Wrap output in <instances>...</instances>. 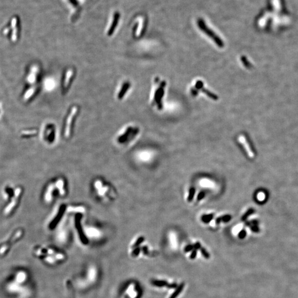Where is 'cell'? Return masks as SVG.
<instances>
[{
	"label": "cell",
	"mask_w": 298,
	"mask_h": 298,
	"mask_svg": "<svg viewBox=\"0 0 298 298\" xmlns=\"http://www.w3.org/2000/svg\"><path fill=\"white\" fill-rule=\"evenodd\" d=\"M70 1V2L73 4V5L75 6V7H77L78 5V2L77 1V0H69Z\"/></svg>",
	"instance_id": "cell-36"
},
{
	"label": "cell",
	"mask_w": 298,
	"mask_h": 298,
	"mask_svg": "<svg viewBox=\"0 0 298 298\" xmlns=\"http://www.w3.org/2000/svg\"><path fill=\"white\" fill-rule=\"evenodd\" d=\"M178 284L176 283H172L170 284H168L166 286V287L168 289H176L178 287Z\"/></svg>",
	"instance_id": "cell-27"
},
{
	"label": "cell",
	"mask_w": 298,
	"mask_h": 298,
	"mask_svg": "<svg viewBox=\"0 0 298 298\" xmlns=\"http://www.w3.org/2000/svg\"><path fill=\"white\" fill-rule=\"evenodd\" d=\"M132 249H133V250L132 252L131 253L132 256L133 257H138V256L140 255V252L142 251V248H140L139 246V247L134 248H132Z\"/></svg>",
	"instance_id": "cell-21"
},
{
	"label": "cell",
	"mask_w": 298,
	"mask_h": 298,
	"mask_svg": "<svg viewBox=\"0 0 298 298\" xmlns=\"http://www.w3.org/2000/svg\"><path fill=\"white\" fill-rule=\"evenodd\" d=\"M195 192H196V191H195V189L194 187H191L189 189V194H188V197L187 198V201L188 202H191L192 201L194 197V194H195Z\"/></svg>",
	"instance_id": "cell-19"
},
{
	"label": "cell",
	"mask_w": 298,
	"mask_h": 298,
	"mask_svg": "<svg viewBox=\"0 0 298 298\" xmlns=\"http://www.w3.org/2000/svg\"><path fill=\"white\" fill-rule=\"evenodd\" d=\"M78 112V107L76 106L73 107L71 110L70 112V113L66 119L65 128V136L66 138H69L71 135L73 122Z\"/></svg>",
	"instance_id": "cell-5"
},
{
	"label": "cell",
	"mask_w": 298,
	"mask_h": 298,
	"mask_svg": "<svg viewBox=\"0 0 298 298\" xmlns=\"http://www.w3.org/2000/svg\"><path fill=\"white\" fill-rule=\"evenodd\" d=\"M57 190L59 191L61 196H64L66 191H65V187L64 181L63 179H60L58 180L56 183L54 184H50L48 187V188L46 191V195H45V198L47 202H50L53 198V194L54 192H56Z\"/></svg>",
	"instance_id": "cell-3"
},
{
	"label": "cell",
	"mask_w": 298,
	"mask_h": 298,
	"mask_svg": "<svg viewBox=\"0 0 298 298\" xmlns=\"http://www.w3.org/2000/svg\"><path fill=\"white\" fill-rule=\"evenodd\" d=\"M204 197H205V192H203V191L199 193V194L198 195V201H201V200H202V199L204 198Z\"/></svg>",
	"instance_id": "cell-31"
},
{
	"label": "cell",
	"mask_w": 298,
	"mask_h": 298,
	"mask_svg": "<svg viewBox=\"0 0 298 298\" xmlns=\"http://www.w3.org/2000/svg\"><path fill=\"white\" fill-rule=\"evenodd\" d=\"M37 133V131L35 130H27V131H23L22 132V134L23 135H34V134H36Z\"/></svg>",
	"instance_id": "cell-24"
},
{
	"label": "cell",
	"mask_w": 298,
	"mask_h": 298,
	"mask_svg": "<svg viewBox=\"0 0 298 298\" xmlns=\"http://www.w3.org/2000/svg\"><path fill=\"white\" fill-rule=\"evenodd\" d=\"M238 140L240 143H241V144L243 145V147H244L248 156L250 158H252V159L253 158L255 157V154L252 151V149L250 147L249 143L248 142L246 138L243 135H241L238 137Z\"/></svg>",
	"instance_id": "cell-12"
},
{
	"label": "cell",
	"mask_w": 298,
	"mask_h": 298,
	"mask_svg": "<svg viewBox=\"0 0 298 298\" xmlns=\"http://www.w3.org/2000/svg\"><path fill=\"white\" fill-rule=\"evenodd\" d=\"M184 283H182L181 284H180L178 286V287L174 290V292L172 294V295L170 296L169 298H177V297L182 292L183 289H184Z\"/></svg>",
	"instance_id": "cell-16"
},
{
	"label": "cell",
	"mask_w": 298,
	"mask_h": 298,
	"mask_svg": "<svg viewBox=\"0 0 298 298\" xmlns=\"http://www.w3.org/2000/svg\"><path fill=\"white\" fill-rule=\"evenodd\" d=\"M200 251H201V253H202V256L204 257L206 259L208 260L211 257L209 253L206 251V249L205 248H202H202H201V249H200Z\"/></svg>",
	"instance_id": "cell-23"
},
{
	"label": "cell",
	"mask_w": 298,
	"mask_h": 298,
	"mask_svg": "<svg viewBox=\"0 0 298 298\" xmlns=\"http://www.w3.org/2000/svg\"><path fill=\"white\" fill-rule=\"evenodd\" d=\"M21 192V188H17L14 192V197L15 198H17L19 196Z\"/></svg>",
	"instance_id": "cell-34"
},
{
	"label": "cell",
	"mask_w": 298,
	"mask_h": 298,
	"mask_svg": "<svg viewBox=\"0 0 298 298\" xmlns=\"http://www.w3.org/2000/svg\"><path fill=\"white\" fill-rule=\"evenodd\" d=\"M202 92H204L205 94H206V95H207L209 97H210V98H211L212 100H215V101L218 100V97L217 96H216L215 94H214V93H211V92L209 91L208 90H207L206 89L203 88V87L202 88Z\"/></svg>",
	"instance_id": "cell-17"
},
{
	"label": "cell",
	"mask_w": 298,
	"mask_h": 298,
	"mask_svg": "<svg viewBox=\"0 0 298 298\" xmlns=\"http://www.w3.org/2000/svg\"><path fill=\"white\" fill-rule=\"evenodd\" d=\"M38 90V86L37 85L31 86L24 93L23 96V100L26 102L31 100L34 96L36 95Z\"/></svg>",
	"instance_id": "cell-13"
},
{
	"label": "cell",
	"mask_w": 298,
	"mask_h": 298,
	"mask_svg": "<svg viewBox=\"0 0 298 298\" xmlns=\"http://www.w3.org/2000/svg\"><path fill=\"white\" fill-rule=\"evenodd\" d=\"M221 222H222L221 221V217H219L218 218L215 220V223L216 224H219Z\"/></svg>",
	"instance_id": "cell-37"
},
{
	"label": "cell",
	"mask_w": 298,
	"mask_h": 298,
	"mask_svg": "<svg viewBox=\"0 0 298 298\" xmlns=\"http://www.w3.org/2000/svg\"><path fill=\"white\" fill-rule=\"evenodd\" d=\"M130 83L128 81H124L119 84L116 91L117 98L119 100H122L130 88Z\"/></svg>",
	"instance_id": "cell-8"
},
{
	"label": "cell",
	"mask_w": 298,
	"mask_h": 298,
	"mask_svg": "<svg viewBox=\"0 0 298 298\" xmlns=\"http://www.w3.org/2000/svg\"><path fill=\"white\" fill-rule=\"evenodd\" d=\"M75 71L73 69L70 68L68 69L66 71L65 74L64 78L63 81V88L64 91H67L70 87V84L71 83V81L73 80V78L74 77Z\"/></svg>",
	"instance_id": "cell-10"
},
{
	"label": "cell",
	"mask_w": 298,
	"mask_h": 298,
	"mask_svg": "<svg viewBox=\"0 0 298 298\" xmlns=\"http://www.w3.org/2000/svg\"><path fill=\"white\" fill-rule=\"evenodd\" d=\"M194 250V246L193 245H188L186 248H184V252L186 253L192 251Z\"/></svg>",
	"instance_id": "cell-26"
},
{
	"label": "cell",
	"mask_w": 298,
	"mask_h": 298,
	"mask_svg": "<svg viewBox=\"0 0 298 298\" xmlns=\"http://www.w3.org/2000/svg\"><path fill=\"white\" fill-rule=\"evenodd\" d=\"M40 73V69L37 65H32L28 73L26 81L27 83L31 86L36 85V83L38 81V78Z\"/></svg>",
	"instance_id": "cell-7"
},
{
	"label": "cell",
	"mask_w": 298,
	"mask_h": 298,
	"mask_svg": "<svg viewBox=\"0 0 298 298\" xmlns=\"http://www.w3.org/2000/svg\"><path fill=\"white\" fill-rule=\"evenodd\" d=\"M44 129L46 140L51 143L53 142L55 140V127L53 125L48 124L45 126Z\"/></svg>",
	"instance_id": "cell-11"
},
{
	"label": "cell",
	"mask_w": 298,
	"mask_h": 298,
	"mask_svg": "<svg viewBox=\"0 0 298 298\" xmlns=\"http://www.w3.org/2000/svg\"><path fill=\"white\" fill-rule=\"evenodd\" d=\"M138 132L139 130L138 128L133 129L131 127H127L124 129L123 132L121 131L120 132L117 137V142L120 144H124L125 142H128V138L129 139H132L138 134Z\"/></svg>",
	"instance_id": "cell-6"
},
{
	"label": "cell",
	"mask_w": 298,
	"mask_h": 298,
	"mask_svg": "<svg viewBox=\"0 0 298 298\" xmlns=\"http://www.w3.org/2000/svg\"><path fill=\"white\" fill-rule=\"evenodd\" d=\"M221 221L224 223H228L231 219V216L230 215H225L221 216Z\"/></svg>",
	"instance_id": "cell-25"
},
{
	"label": "cell",
	"mask_w": 298,
	"mask_h": 298,
	"mask_svg": "<svg viewBox=\"0 0 298 298\" xmlns=\"http://www.w3.org/2000/svg\"><path fill=\"white\" fill-rule=\"evenodd\" d=\"M152 285L157 287H166L169 284L168 282L165 280H153L151 281Z\"/></svg>",
	"instance_id": "cell-15"
},
{
	"label": "cell",
	"mask_w": 298,
	"mask_h": 298,
	"mask_svg": "<svg viewBox=\"0 0 298 298\" xmlns=\"http://www.w3.org/2000/svg\"><path fill=\"white\" fill-rule=\"evenodd\" d=\"M144 240H145V238H144V237H143V236H140V237H139V238L137 240L136 242L133 244V245L132 246V248H134L139 247V246H140V245H141V244H142V243L144 241Z\"/></svg>",
	"instance_id": "cell-20"
},
{
	"label": "cell",
	"mask_w": 298,
	"mask_h": 298,
	"mask_svg": "<svg viewBox=\"0 0 298 298\" xmlns=\"http://www.w3.org/2000/svg\"><path fill=\"white\" fill-rule=\"evenodd\" d=\"M241 60H242V61H243V64H244V65H245V66H246V67H249V66H250V64H249V63H248V60L246 59V58L243 56V57H242V58H241Z\"/></svg>",
	"instance_id": "cell-33"
},
{
	"label": "cell",
	"mask_w": 298,
	"mask_h": 298,
	"mask_svg": "<svg viewBox=\"0 0 298 298\" xmlns=\"http://www.w3.org/2000/svg\"><path fill=\"white\" fill-rule=\"evenodd\" d=\"M214 218L213 214H209L208 215H204L202 216V220L205 223H208L211 222Z\"/></svg>",
	"instance_id": "cell-18"
},
{
	"label": "cell",
	"mask_w": 298,
	"mask_h": 298,
	"mask_svg": "<svg viewBox=\"0 0 298 298\" xmlns=\"http://www.w3.org/2000/svg\"><path fill=\"white\" fill-rule=\"evenodd\" d=\"M142 248V251L143 254L144 255H148L149 253V248H147V246H142V248Z\"/></svg>",
	"instance_id": "cell-29"
},
{
	"label": "cell",
	"mask_w": 298,
	"mask_h": 298,
	"mask_svg": "<svg viewBox=\"0 0 298 298\" xmlns=\"http://www.w3.org/2000/svg\"><path fill=\"white\" fill-rule=\"evenodd\" d=\"M20 33V21L18 17L14 16L10 19L9 25L6 26L2 33L5 37H8L12 43H16L18 40Z\"/></svg>",
	"instance_id": "cell-2"
},
{
	"label": "cell",
	"mask_w": 298,
	"mask_h": 298,
	"mask_svg": "<svg viewBox=\"0 0 298 298\" xmlns=\"http://www.w3.org/2000/svg\"><path fill=\"white\" fill-rule=\"evenodd\" d=\"M245 235H246V233L244 231H242L240 233V234L238 235V237L240 238H243L245 236Z\"/></svg>",
	"instance_id": "cell-35"
},
{
	"label": "cell",
	"mask_w": 298,
	"mask_h": 298,
	"mask_svg": "<svg viewBox=\"0 0 298 298\" xmlns=\"http://www.w3.org/2000/svg\"><path fill=\"white\" fill-rule=\"evenodd\" d=\"M198 27L200 28L201 30H202L203 32L205 33L208 37H210L211 39H213L215 41L216 44L218 46H219L220 48H223L224 46V43L221 41V39L219 38L217 35H216L215 33L213 32V31H211V29L206 26V24L204 23V22L203 21L202 19H199L198 21Z\"/></svg>",
	"instance_id": "cell-4"
},
{
	"label": "cell",
	"mask_w": 298,
	"mask_h": 298,
	"mask_svg": "<svg viewBox=\"0 0 298 298\" xmlns=\"http://www.w3.org/2000/svg\"><path fill=\"white\" fill-rule=\"evenodd\" d=\"M2 109L1 104L0 103V119H1V117H2Z\"/></svg>",
	"instance_id": "cell-38"
},
{
	"label": "cell",
	"mask_w": 298,
	"mask_h": 298,
	"mask_svg": "<svg viewBox=\"0 0 298 298\" xmlns=\"http://www.w3.org/2000/svg\"><path fill=\"white\" fill-rule=\"evenodd\" d=\"M16 204V201L14 199L13 201L11 202L9 205L7 207H6V208L5 209V213L6 214H8L12 210V209L14 208V206H15V204Z\"/></svg>",
	"instance_id": "cell-22"
},
{
	"label": "cell",
	"mask_w": 298,
	"mask_h": 298,
	"mask_svg": "<svg viewBox=\"0 0 298 298\" xmlns=\"http://www.w3.org/2000/svg\"><path fill=\"white\" fill-rule=\"evenodd\" d=\"M196 87L197 89H202L203 87V83L202 81H198L196 83Z\"/></svg>",
	"instance_id": "cell-30"
},
{
	"label": "cell",
	"mask_w": 298,
	"mask_h": 298,
	"mask_svg": "<svg viewBox=\"0 0 298 298\" xmlns=\"http://www.w3.org/2000/svg\"><path fill=\"white\" fill-rule=\"evenodd\" d=\"M197 250H193L191 252V254L190 255L189 257L191 260H194L197 257Z\"/></svg>",
	"instance_id": "cell-28"
},
{
	"label": "cell",
	"mask_w": 298,
	"mask_h": 298,
	"mask_svg": "<svg viewBox=\"0 0 298 298\" xmlns=\"http://www.w3.org/2000/svg\"><path fill=\"white\" fill-rule=\"evenodd\" d=\"M166 84V83L165 81H163L162 83H161L160 86L159 88H158V89L156 90V92L155 93V95H154V98H153L154 103L156 102L157 105L159 107V109L162 108L161 100H162V97L164 96V87H165Z\"/></svg>",
	"instance_id": "cell-9"
},
{
	"label": "cell",
	"mask_w": 298,
	"mask_h": 298,
	"mask_svg": "<svg viewBox=\"0 0 298 298\" xmlns=\"http://www.w3.org/2000/svg\"><path fill=\"white\" fill-rule=\"evenodd\" d=\"M119 18H120V14L119 12H116L114 14L113 20L112 23L110 27L109 30L107 32L108 36H111L113 34V33L115 32V28L118 26V24L119 22Z\"/></svg>",
	"instance_id": "cell-14"
},
{
	"label": "cell",
	"mask_w": 298,
	"mask_h": 298,
	"mask_svg": "<svg viewBox=\"0 0 298 298\" xmlns=\"http://www.w3.org/2000/svg\"><path fill=\"white\" fill-rule=\"evenodd\" d=\"M193 246H194V250H200L201 248H202L201 244V243L199 242L196 243L193 245Z\"/></svg>",
	"instance_id": "cell-32"
},
{
	"label": "cell",
	"mask_w": 298,
	"mask_h": 298,
	"mask_svg": "<svg viewBox=\"0 0 298 298\" xmlns=\"http://www.w3.org/2000/svg\"><path fill=\"white\" fill-rule=\"evenodd\" d=\"M39 255L42 258L51 266H56L63 263L66 256L63 252L53 248H43L40 249Z\"/></svg>",
	"instance_id": "cell-1"
}]
</instances>
